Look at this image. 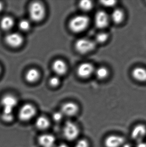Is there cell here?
I'll return each instance as SVG.
<instances>
[{"instance_id":"obj_16","label":"cell","mask_w":146,"mask_h":147,"mask_svg":"<svg viewBox=\"0 0 146 147\" xmlns=\"http://www.w3.org/2000/svg\"><path fill=\"white\" fill-rule=\"evenodd\" d=\"M133 78L137 81L146 82V69L142 67H137L133 69L132 72Z\"/></svg>"},{"instance_id":"obj_9","label":"cell","mask_w":146,"mask_h":147,"mask_svg":"<svg viewBox=\"0 0 146 147\" xmlns=\"http://www.w3.org/2000/svg\"><path fill=\"white\" fill-rule=\"evenodd\" d=\"M125 143L124 138L116 135L109 136L106 138L104 141L105 147H121Z\"/></svg>"},{"instance_id":"obj_15","label":"cell","mask_w":146,"mask_h":147,"mask_svg":"<svg viewBox=\"0 0 146 147\" xmlns=\"http://www.w3.org/2000/svg\"><path fill=\"white\" fill-rule=\"evenodd\" d=\"M52 68L56 74L59 76H62L67 71V66L62 60L57 59L54 62Z\"/></svg>"},{"instance_id":"obj_10","label":"cell","mask_w":146,"mask_h":147,"mask_svg":"<svg viewBox=\"0 0 146 147\" xmlns=\"http://www.w3.org/2000/svg\"><path fill=\"white\" fill-rule=\"evenodd\" d=\"M131 137L133 140L138 143L143 141L146 137V127L143 124L136 125L132 131Z\"/></svg>"},{"instance_id":"obj_4","label":"cell","mask_w":146,"mask_h":147,"mask_svg":"<svg viewBox=\"0 0 146 147\" xmlns=\"http://www.w3.org/2000/svg\"><path fill=\"white\" fill-rule=\"evenodd\" d=\"M29 15L34 22H39L43 19L45 15V9L39 2H35L30 5L29 9Z\"/></svg>"},{"instance_id":"obj_5","label":"cell","mask_w":146,"mask_h":147,"mask_svg":"<svg viewBox=\"0 0 146 147\" xmlns=\"http://www.w3.org/2000/svg\"><path fill=\"white\" fill-rule=\"evenodd\" d=\"M96 47V43L92 40L87 38H82L77 40L75 48L81 54H86L93 51Z\"/></svg>"},{"instance_id":"obj_17","label":"cell","mask_w":146,"mask_h":147,"mask_svg":"<svg viewBox=\"0 0 146 147\" xmlns=\"http://www.w3.org/2000/svg\"><path fill=\"white\" fill-rule=\"evenodd\" d=\"M27 82L33 83L39 79L40 73L39 71L35 68H31L27 72L25 76Z\"/></svg>"},{"instance_id":"obj_14","label":"cell","mask_w":146,"mask_h":147,"mask_svg":"<svg viewBox=\"0 0 146 147\" xmlns=\"http://www.w3.org/2000/svg\"><path fill=\"white\" fill-rule=\"evenodd\" d=\"M95 22L96 26L98 28L100 29L105 28L109 24V16L103 11H99L95 15Z\"/></svg>"},{"instance_id":"obj_8","label":"cell","mask_w":146,"mask_h":147,"mask_svg":"<svg viewBox=\"0 0 146 147\" xmlns=\"http://www.w3.org/2000/svg\"><path fill=\"white\" fill-rule=\"evenodd\" d=\"M79 107L78 105L72 102H68L64 103L62 106L60 111L64 117H75L78 113Z\"/></svg>"},{"instance_id":"obj_3","label":"cell","mask_w":146,"mask_h":147,"mask_svg":"<svg viewBox=\"0 0 146 147\" xmlns=\"http://www.w3.org/2000/svg\"><path fill=\"white\" fill-rule=\"evenodd\" d=\"M37 113L36 107L31 104H25L21 107L18 113V118L21 121L27 123L35 117Z\"/></svg>"},{"instance_id":"obj_6","label":"cell","mask_w":146,"mask_h":147,"mask_svg":"<svg viewBox=\"0 0 146 147\" xmlns=\"http://www.w3.org/2000/svg\"><path fill=\"white\" fill-rule=\"evenodd\" d=\"M1 105L4 113H14L15 108L18 104V100L12 95H6L1 99Z\"/></svg>"},{"instance_id":"obj_25","label":"cell","mask_w":146,"mask_h":147,"mask_svg":"<svg viewBox=\"0 0 146 147\" xmlns=\"http://www.w3.org/2000/svg\"><path fill=\"white\" fill-rule=\"evenodd\" d=\"M19 26L21 30L26 31L30 29L31 25H30V22H29L28 20H23L20 21L19 24Z\"/></svg>"},{"instance_id":"obj_21","label":"cell","mask_w":146,"mask_h":147,"mask_svg":"<svg viewBox=\"0 0 146 147\" xmlns=\"http://www.w3.org/2000/svg\"><path fill=\"white\" fill-rule=\"evenodd\" d=\"M79 7L81 10L84 11H89L93 7V2L89 0H83L79 3Z\"/></svg>"},{"instance_id":"obj_23","label":"cell","mask_w":146,"mask_h":147,"mask_svg":"<svg viewBox=\"0 0 146 147\" xmlns=\"http://www.w3.org/2000/svg\"><path fill=\"white\" fill-rule=\"evenodd\" d=\"M109 38L108 34L105 32L99 33L96 37V41L99 43H104L107 41Z\"/></svg>"},{"instance_id":"obj_20","label":"cell","mask_w":146,"mask_h":147,"mask_svg":"<svg viewBox=\"0 0 146 147\" xmlns=\"http://www.w3.org/2000/svg\"><path fill=\"white\" fill-rule=\"evenodd\" d=\"M95 74L99 80H105L109 75V71L107 68L100 67L96 69Z\"/></svg>"},{"instance_id":"obj_13","label":"cell","mask_w":146,"mask_h":147,"mask_svg":"<svg viewBox=\"0 0 146 147\" xmlns=\"http://www.w3.org/2000/svg\"><path fill=\"white\" fill-rule=\"evenodd\" d=\"M95 71L93 65L89 63H84L79 65L77 69V74L79 77L83 78H89Z\"/></svg>"},{"instance_id":"obj_19","label":"cell","mask_w":146,"mask_h":147,"mask_svg":"<svg viewBox=\"0 0 146 147\" xmlns=\"http://www.w3.org/2000/svg\"><path fill=\"white\" fill-rule=\"evenodd\" d=\"M14 20L11 17L6 16L2 19L1 21V27L4 30H9L14 25Z\"/></svg>"},{"instance_id":"obj_24","label":"cell","mask_w":146,"mask_h":147,"mask_svg":"<svg viewBox=\"0 0 146 147\" xmlns=\"http://www.w3.org/2000/svg\"><path fill=\"white\" fill-rule=\"evenodd\" d=\"M73 147H90V144L89 141L85 139H78Z\"/></svg>"},{"instance_id":"obj_27","label":"cell","mask_w":146,"mask_h":147,"mask_svg":"<svg viewBox=\"0 0 146 147\" xmlns=\"http://www.w3.org/2000/svg\"><path fill=\"white\" fill-rule=\"evenodd\" d=\"M60 82V80L59 78L57 76H54L50 80V84L53 87H56L59 85Z\"/></svg>"},{"instance_id":"obj_7","label":"cell","mask_w":146,"mask_h":147,"mask_svg":"<svg viewBox=\"0 0 146 147\" xmlns=\"http://www.w3.org/2000/svg\"><path fill=\"white\" fill-rule=\"evenodd\" d=\"M37 142L40 147H55L56 138L51 134L44 133L38 137Z\"/></svg>"},{"instance_id":"obj_31","label":"cell","mask_w":146,"mask_h":147,"mask_svg":"<svg viewBox=\"0 0 146 147\" xmlns=\"http://www.w3.org/2000/svg\"><path fill=\"white\" fill-rule=\"evenodd\" d=\"M123 147H130V145L129 144H126V143H125L122 146Z\"/></svg>"},{"instance_id":"obj_12","label":"cell","mask_w":146,"mask_h":147,"mask_svg":"<svg viewBox=\"0 0 146 147\" xmlns=\"http://www.w3.org/2000/svg\"><path fill=\"white\" fill-rule=\"evenodd\" d=\"M51 123L47 117L44 115H40L37 117L35 121V126L36 129L40 131H47L51 127Z\"/></svg>"},{"instance_id":"obj_26","label":"cell","mask_w":146,"mask_h":147,"mask_svg":"<svg viewBox=\"0 0 146 147\" xmlns=\"http://www.w3.org/2000/svg\"><path fill=\"white\" fill-rule=\"evenodd\" d=\"M64 117L63 115L60 111H56L55 113H54L53 115V117H52L54 121L57 122V123H59L62 121Z\"/></svg>"},{"instance_id":"obj_1","label":"cell","mask_w":146,"mask_h":147,"mask_svg":"<svg viewBox=\"0 0 146 147\" xmlns=\"http://www.w3.org/2000/svg\"><path fill=\"white\" fill-rule=\"evenodd\" d=\"M80 134L79 125L74 121L69 120L66 121L62 127L64 138L68 142L76 141Z\"/></svg>"},{"instance_id":"obj_18","label":"cell","mask_w":146,"mask_h":147,"mask_svg":"<svg viewBox=\"0 0 146 147\" xmlns=\"http://www.w3.org/2000/svg\"><path fill=\"white\" fill-rule=\"evenodd\" d=\"M125 15L122 10L117 9L113 11L111 15V19L115 24H120L124 19Z\"/></svg>"},{"instance_id":"obj_30","label":"cell","mask_w":146,"mask_h":147,"mask_svg":"<svg viewBox=\"0 0 146 147\" xmlns=\"http://www.w3.org/2000/svg\"><path fill=\"white\" fill-rule=\"evenodd\" d=\"M137 147H146V143L143 141L138 142Z\"/></svg>"},{"instance_id":"obj_28","label":"cell","mask_w":146,"mask_h":147,"mask_svg":"<svg viewBox=\"0 0 146 147\" xmlns=\"http://www.w3.org/2000/svg\"><path fill=\"white\" fill-rule=\"evenodd\" d=\"M101 4L107 7H112L116 5V1H101Z\"/></svg>"},{"instance_id":"obj_29","label":"cell","mask_w":146,"mask_h":147,"mask_svg":"<svg viewBox=\"0 0 146 147\" xmlns=\"http://www.w3.org/2000/svg\"><path fill=\"white\" fill-rule=\"evenodd\" d=\"M55 147H70L67 144L64 143H62L58 144L56 145Z\"/></svg>"},{"instance_id":"obj_11","label":"cell","mask_w":146,"mask_h":147,"mask_svg":"<svg viewBox=\"0 0 146 147\" xmlns=\"http://www.w3.org/2000/svg\"><path fill=\"white\" fill-rule=\"evenodd\" d=\"M23 38L20 34L17 33H13L8 34L5 37V42L9 46L14 48H17L22 45L23 43Z\"/></svg>"},{"instance_id":"obj_22","label":"cell","mask_w":146,"mask_h":147,"mask_svg":"<svg viewBox=\"0 0 146 147\" xmlns=\"http://www.w3.org/2000/svg\"><path fill=\"white\" fill-rule=\"evenodd\" d=\"M14 113H4L2 112L1 114V119L4 123H11L14 121Z\"/></svg>"},{"instance_id":"obj_2","label":"cell","mask_w":146,"mask_h":147,"mask_svg":"<svg viewBox=\"0 0 146 147\" xmlns=\"http://www.w3.org/2000/svg\"><path fill=\"white\" fill-rule=\"evenodd\" d=\"M90 20L87 16L79 15L73 18L70 22V29L75 33L82 32L89 26Z\"/></svg>"},{"instance_id":"obj_32","label":"cell","mask_w":146,"mask_h":147,"mask_svg":"<svg viewBox=\"0 0 146 147\" xmlns=\"http://www.w3.org/2000/svg\"><path fill=\"white\" fill-rule=\"evenodd\" d=\"M3 4H2V3L0 2V11H1V10L3 9Z\"/></svg>"},{"instance_id":"obj_33","label":"cell","mask_w":146,"mask_h":147,"mask_svg":"<svg viewBox=\"0 0 146 147\" xmlns=\"http://www.w3.org/2000/svg\"><path fill=\"white\" fill-rule=\"evenodd\" d=\"M1 67H0V74H1Z\"/></svg>"}]
</instances>
